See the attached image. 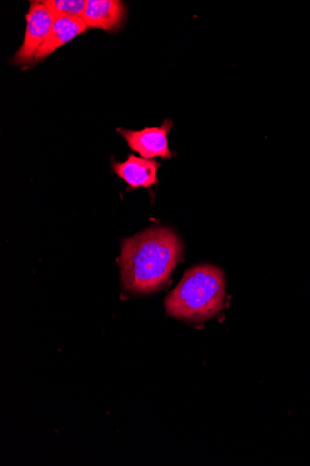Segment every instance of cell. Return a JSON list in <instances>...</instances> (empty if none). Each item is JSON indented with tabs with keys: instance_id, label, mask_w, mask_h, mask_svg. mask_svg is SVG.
<instances>
[{
	"instance_id": "obj_1",
	"label": "cell",
	"mask_w": 310,
	"mask_h": 466,
	"mask_svg": "<svg viewBox=\"0 0 310 466\" xmlns=\"http://www.w3.org/2000/svg\"><path fill=\"white\" fill-rule=\"evenodd\" d=\"M183 248L179 237L163 228L123 240L120 268L125 289L140 294L158 290L178 265Z\"/></svg>"
},
{
	"instance_id": "obj_2",
	"label": "cell",
	"mask_w": 310,
	"mask_h": 466,
	"mask_svg": "<svg viewBox=\"0 0 310 466\" xmlns=\"http://www.w3.org/2000/svg\"><path fill=\"white\" fill-rule=\"evenodd\" d=\"M225 299V278L218 268L204 265L188 270L181 283L167 296L169 316L202 322L217 315Z\"/></svg>"
},
{
	"instance_id": "obj_3",
	"label": "cell",
	"mask_w": 310,
	"mask_h": 466,
	"mask_svg": "<svg viewBox=\"0 0 310 466\" xmlns=\"http://www.w3.org/2000/svg\"><path fill=\"white\" fill-rule=\"evenodd\" d=\"M26 30L20 49L13 57V63L25 66L35 63V58L48 38L54 23L55 15L42 2H30V8L25 16Z\"/></svg>"
},
{
	"instance_id": "obj_4",
	"label": "cell",
	"mask_w": 310,
	"mask_h": 466,
	"mask_svg": "<svg viewBox=\"0 0 310 466\" xmlns=\"http://www.w3.org/2000/svg\"><path fill=\"white\" fill-rule=\"evenodd\" d=\"M173 128L170 119H165L160 127L145 128L141 131H129L118 129V133L127 142L133 152L139 153L145 159L160 157L170 159L173 157L168 147V135Z\"/></svg>"
},
{
	"instance_id": "obj_5",
	"label": "cell",
	"mask_w": 310,
	"mask_h": 466,
	"mask_svg": "<svg viewBox=\"0 0 310 466\" xmlns=\"http://www.w3.org/2000/svg\"><path fill=\"white\" fill-rule=\"evenodd\" d=\"M113 172L128 185V190L151 189L158 184L160 163L130 154L125 162L112 161Z\"/></svg>"
},
{
	"instance_id": "obj_6",
	"label": "cell",
	"mask_w": 310,
	"mask_h": 466,
	"mask_svg": "<svg viewBox=\"0 0 310 466\" xmlns=\"http://www.w3.org/2000/svg\"><path fill=\"white\" fill-rule=\"evenodd\" d=\"M125 16L126 9L120 0H87L82 19L88 28L115 32Z\"/></svg>"
},
{
	"instance_id": "obj_7",
	"label": "cell",
	"mask_w": 310,
	"mask_h": 466,
	"mask_svg": "<svg viewBox=\"0 0 310 466\" xmlns=\"http://www.w3.org/2000/svg\"><path fill=\"white\" fill-rule=\"evenodd\" d=\"M88 29L82 18H55L51 33L37 52L35 63L45 60L56 50Z\"/></svg>"
},
{
	"instance_id": "obj_8",
	"label": "cell",
	"mask_w": 310,
	"mask_h": 466,
	"mask_svg": "<svg viewBox=\"0 0 310 466\" xmlns=\"http://www.w3.org/2000/svg\"><path fill=\"white\" fill-rule=\"evenodd\" d=\"M42 3L55 18H82L86 6L85 0H42Z\"/></svg>"
}]
</instances>
